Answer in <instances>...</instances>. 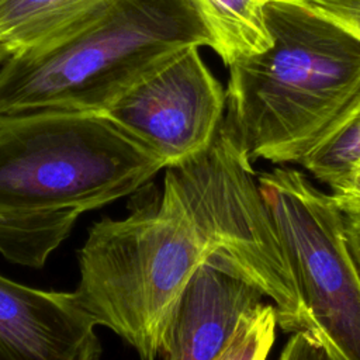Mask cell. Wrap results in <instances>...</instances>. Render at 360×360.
Here are the masks:
<instances>
[{"label": "cell", "instance_id": "6da1fadb", "mask_svg": "<svg viewBox=\"0 0 360 360\" xmlns=\"http://www.w3.org/2000/svg\"><path fill=\"white\" fill-rule=\"evenodd\" d=\"M215 253L229 256L273 301L283 330L305 328L252 160L225 118L202 150L165 167L159 197L90 226L73 292L96 325L122 338L142 360H156L176 301Z\"/></svg>", "mask_w": 360, "mask_h": 360}, {"label": "cell", "instance_id": "7a4b0ae2", "mask_svg": "<svg viewBox=\"0 0 360 360\" xmlns=\"http://www.w3.org/2000/svg\"><path fill=\"white\" fill-rule=\"evenodd\" d=\"M266 20L271 45L228 66L224 118L250 160L300 163L360 107V41L292 0Z\"/></svg>", "mask_w": 360, "mask_h": 360}, {"label": "cell", "instance_id": "3957f363", "mask_svg": "<svg viewBox=\"0 0 360 360\" xmlns=\"http://www.w3.org/2000/svg\"><path fill=\"white\" fill-rule=\"evenodd\" d=\"M191 46L215 48L195 0H108L58 38L1 63L0 114L100 112L152 68Z\"/></svg>", "mask_w": 360, "mask_h": 360}, {"label": "cell", "instance_id": "277c9868", "mask_svg": "<svg viewBox=\"0 0 360 360\" xmlns=\"http://www.w3.org/2000/svg\"><path fill=\"white\" fill-rule=\"evenodd\" d=\"M163 162L93 111L0 114V212H86L129 195Z\"/></svg>", "mask_w": 360, "mask_h": 360}, {"label": "cell", "instance_id": "5b68a950", "mask_svg": "<svg viewBox=\"0 0 360 360\" xmlns=\"http://www.w3.org/2000/svg\"><path fill=\"white\" fill-rule=\"evenodd\" d=\"M257 181L301 298L304 330L328 360H360V274L343 214L295 169L276 167Z\"/></svg>", "mask_w": 360, "mask_h": 360}, {"label": "cell", "instance_id": "8992f818", "mask_svg": "<svg viewBox=\"0 0 360 360\" xmlns=\"http://www.w3.org/2000/svg\"><path fill=\"white\" fill-rule=\"evenodd\" d=\"M225 107V90L191 46L152 68L100 112L167 167L212 141Z\"/></svg>", "mask_w": 360, "mask_h": 360}, {"label": "cell", "instance_id": "52a82bcc", "mask_svg": "<svg viewBox=\"0 0 360 360\" xmlns=\"http://www.w3.org/2000/svg\"><path fill=\"white\" fill-rule=\"evenodd\" d=\"M264 297L229 256L212 255L174 304L162 340L165 360H214Z\"/></svg>", "mask_w": 360, "mask_h": 360}, {"label": "cell", "instance_id": "ba28073f", "mask_svg": "<svg viewBox=\"0 0 360 360\" xmlns=\"http://www.w3.org/2000/svg\"><path fill=\"white\" fill-rule=\"evenodd\" d=\"M96 326L75 292L0 274V360H100Z\"/></svg>", "mask_w": 360, "mask_h": 360}, {"label": "cell", "instance_id": "9c48e42d", "mask_svg": "<svg viewBox=\"0 0 360 360\" xmlns=\"http://www.w3.org/2000/svg\"><path fill=\"white\" fill-rule=\"evenodd\" d=\"M108 0H0V49L7 56L65 34Z\"/></svg>", "mask_w": 360, "mask_h": 360}, {"label": "cell", "instance_id": "30bf717a", "mask_svg": "<svg viewBox=\"0 0 360 360\" xmlns=\"http://www.w3.org/2000/svg\"><path fill=\"white\" fill-rule=\"evenodd\" d=\"M215 39L214 51L229 66L271 45L266 6L270 0H195Z\"/></svg>", "mask_w": 360, "mask_h": 360}, {"label": "cell", "instance_id": "8fae6325", "mask_svg": "<svg viewBox=\"0 0 360 360\" xmlns=\"http://www.w3.org/2000/svg\"><path fill=\"white\" fill-rule=\"evenodd\" d=\"M75 210L51 212H0V255L11 263L39 269L69 236Z\"/></svg>", "mask_w": 360, "mask_h": 360}, {"label": "cell", "instance_id": "7c38bea8", "mask_svg": "<svg viewBox=\"0 0 360 360\" xmlns=\"http://www.w3.org/2000/svg\"><path fill=\"white\" fill-rule=\"evenodd\" d=\"M360 162V107L301 162L315 179L332 187Z\"/></svg>", "mask_w": 360, "mask_h": 360}, {"label": "cell", "instance_id": "4fadbf2b", "mask_svg": "<svg viewBox=\"0 0 360 360\" xmlns=\"http://www.w3.org/2000/svg\"><path fill=\"white\" fill-rule=\"evenodd\" d=\"M276 326L273 302H263L242 321L231 342L214 360H266L274 342Z\"/></svg>", "mask_w": 360, "mask_h": 360}, {"label": "cell", "instance_id": "5bb4252c", "mask_svg": "<svg viewBox=\"0 0 360 360\" xmlns=\"http://www.w3.org/2000/svg\"><path fill=\"white\" fill-rule=\"evenodd\" d=\"M340 25L360 41V0H292Z\"/></svg>", "mask_w": 360, "mask_h": 360}, {"label": "cell", "instance_id": "9a60e30c", "mask_svg": "<svg viewBox=\"0 0 360 360\" xmlns=\"http://www.w3.org/2000/svg\"><path fill=\"white\" fill-rule=\"evenodd\" d=\"M330 200L345 217L360 218V162L330 187Z\"/></svg>", "mask_w": 360, "mask_h": 360}, {"label": "cell", "instance_id": "2e32d148", "mask_svg": "<svg viewBox=\"0 0 360 360\" xmlns=\"http://www.w3.org/2000/svg\"><path fill=\"white\" fill-rule=\"evenodd\" d=\"M278 360H328V356L318 340L302 329L292 333Z\"/></svg>", "mask_w": 360, "mask_h": 360}, {"label": "cell", "instance_id": "e0dca14e", "mask_svg": "<svg viewBox=\"0 0 360 360\" xmlns=\"http://www.w3.org/2000/svg\"><path fill=\"white\" fill-rule=\"evenodd\" d=\"M345 233L349 250L360 274V218L345 217Z\"/></svg>", "mask_w": 360, "mask_h": 360}, {"label": "cell", "instance_id": "ac0fdd59", "mask_svg": "<svg viewBox=\"0 0 360 360\" xmlns=\"http://www.w3.org/2000/svg\"><path fill=\"white\" fill-rule=\"evenodd\" d=\"M7 58H8V56H7V55H6V52H4V51H1V49H0V65H1V63H3V62H4V60H6V59H7Z\"/></svg>", "mask_w": 360, "mask_h": 360}]
</instances>
